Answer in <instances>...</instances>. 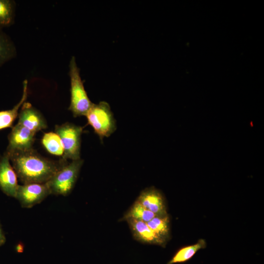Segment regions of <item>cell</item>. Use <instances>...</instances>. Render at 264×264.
Masks as SVG:
<instances>
[{
  "label": "cell",
  "instance_id": "2e32d148",
  "mask_svg": "<svg viewBox=\"0 0 264 264\" xmlns=\"http://www.w3.org/2000/svg\"><path fill=\"white\" fill-rule=\"evenodd\" d=\"M149 227L158 236L167 242L169 238V218L168 215L156 216L146 222Z\"/></svg>",
  "mask_w": 264,
  "mask_h": 264
},
{
  "label": "cell",
  "instance_id": "d6986e66",
  "mask_svg": "<svg viewBox=\"0 0 264 264\" xmlns=\"http://www.w3.org/2000/svg\"><path fill=\"white\" fill-rule=\"evenodd\" d=\"M6 242V238L0 223V247L3 245Z\"/></svg>",
  "mask_w": 264,
  "mask_h": 264
},
{
  "label": "cell",
  "instance_id": "8992f818",
  "mask_svg": "<svg viewBox=\"0 0 264 264\" xmlns=\"http://www.w3.org/2000/svg\"><path fill=\"white\" fill-rule=\"evenodd\" d=\"M51 193L46 183H28L19 185L15 198L22 207L30 208L41 203Z\"/></svg>",
  "mask_w": 264,
  "mask_h": 264
},
{
  "label": "cell",
  "instance_id": "8fae6325",
  "mask_svg": "<svg viewBox=\"0 0 264 264\" xmlns=\"http://www.w3.org/2000/svg\"><path fill=\"white\" fill-rule=\"evenodd\" d=\"M127 221L136 240L143 243L165 246L167 242L155 234L146 222L134 219Z\"/></svg>",
  "mask_w": 264,
  "mask_h": 264
},
{
  "label": "cell",
  "instance_id": "ba28073f",
  "mask_svg": "<svg viewBox=\"0 0 264 264\" xmlns=\"http://www.w3.org/2000/svg\"><path fill=\"white\" fill-rule=\"evenodd\" d=\"M19 185L16 173L5 153L0 159V189L6 195L15 198Z\"/></svg>",
  "mask_w": 264,
  "mask_h": 264
},
{
  "label": "cell",
  "instance_id": "6da1fadb",
  "mask_svg": "<svg viewBox=\"0 0 264 264\" xmlns=\"http://www.w3.org/2000/svg\"><path fill=\"white\" fill-rule=\"evenodd\" d=\"M17 177L22 184L48 182L66 162L53 161L34 150L8 155Z\"/></svg>",
  "mask_w": 264,
  "mask_h": 264
},
{
  "label": "cell",
  "instance_id": "3957f363",
  "mask_svg": "<svg viewBox=\"0 0 264 264\" xmlns=\"http://www.w3.org/2000/svg\"><path fill=\"white\" fill-rule=\"evenodd\" d=\"M83 164L81 158L66 162L46 182L51 194L66 196L73 189Z\"/></svg>",
  "mask_w": 264,
  "mask_h": 264
},
{
  "label": "cell",
  "instance_id": "9a60e30c",
  "mask_svg": "<svg viewBox=\"0 0 264 264\" xmlns=\"http://www.w3.org/2000/svg\"><path fill=\"white\" fill-rule=\"evenodd\" d=\"M42 143L46 150L50 154L63 156L64 147L59 136L53 132L44 133L42 138Z\"/></svg>",
  "mask_w": 264,
  "mask_h": 264
},
{
  "label": "cell",
  "instance_id": "7a4b0ae2",
  "mask_svg": "<svg viewBox=\"0 0 264 264\" xmlns=\"http://www.w3.org/2000/svg\"><path fill=\"white\" fill-rule=\"evenodd\" d=\"M70 82V110L74 117L86 116L93 103L89 99L82 80L75 58L72 56L69 65Z\"/></svg>",
  "mask_w": 264,
  "mask_h": 264
},
{
  "label": "cell",
  "instance_id": "277c9868",
  "mask_svg": "<svg viewBox=\"0 0 264 264\" xmlns=\"http://www.w3.org/2000/svg\"><path fill=\"white\" fill-rule=\"evenodd\" d=\"M88 124L100 140L110 136L116 129V121L109 104L105 101L93 103L86 115Z\"/></svg>",
  "mask_w": 264,
  "mask_h": 264
},
{
  "label": "cell",
  "instance_id": "7c38bea8",
  "mask_svg": "<svg viewBox=\"0 0 264 264\" xmlns=\"http://www.w3.org/2000/svg\"><path fill=\"white\" fill-rule=\"evenodd\" d=\"M28 82H23V92L20 101L12 109L0 111V130L11 127L19 114V110L25 102L27 97Z\"/></svg>",
  "mask_w": 264,
  "mask_h": 264
},
{
  "label": "cell",
  "instance_id": "52a82bcc",
  "mask_svg": "<svg viewBox=\"0 0 264 264\" xmlns=\"http://www.w3.org/2000/svg\"><path fill=\"white\" fill-rule=\"evenodd\" d=\"M35 133L17 123L8 135L9 143L5 152L8 155L33 150Z\"/></svg>",
  "mask_w": 264,
  "mask_h": 264
},
{
  "label": "cell",
  "instance_id": "9c48e42d",
  "mask_svg": "<svg viewBox=\"0 0 264 264\" xmlns=\"http://www.w3.org/2000/svg\"><path fill=\"white\" fill-rule=\"evenodd\" d=\"M18 117L19 124L35 133L47 127V123L43 115L29 103L25 102L23 104Z\"/></svg>",
  "mask_w": 264,
  "mask_h": 264
},
{
  "label": "cell",
  "instance_id": "5bb4252c",
  "mask_svg": "<svg viewBox=\"0 0 264 264\" xmlns=\"http://www.w3.org/2000/svg\"><path fill=\"white\" fill-rule=\"evenodd\" d=\"M156 216H157L144 207L137 200H136L122 218V220H127L129 219H134L148 222Z\"/></svg>",
  "mask_w": 264,
  "mask_h": 264
},
{
  "label": "cell",
  "instance_id": "ac0fdd59",
  "mask_svg": "<svg viewBox=\"0 0 264 264\" xmlns=\"http://www.w3.org/2000/svg\"><path fill=\"white\" fill-rule=\"evenodd\" d=\"M15 46L10 38L0 30V66L15 56Z\"/></svg>",
  "mask_w": 264,
  "mask_h": 264
},
{
  "label": "cell",
  "instance_id": "30bf717a",
  "mask_svg": "<svg viewBox=\"0 0 264 264\" xmlns=\"http://www.w3.org/2000/svg\"><path fill=\"white\" fill-rule=\"evenodd\" d=\"M136 200L157 216L168 215L163 197L160 192L154 187L147 188L142 191Z\"/></svg>",
  "mask_w": 264,
  "mask_h": 264
},
{
  "label": "cell",
  "instance_id": "e0dca14e",
  "mask_svg": "<svg viewBox=\"0 0 264 264\" xmlns=\"http://www.w3.org/2000/svg\"><path fill=\"white\" fill-rule=\"evenodd\" d=\"M15 2L11 0H0V29L10 26L14 22Z\"/></svg>",
  "mask_w": 264,
  "mask_h": 264
},
{
  "label": "cell",
  "instance_id": "5b68a950",
  "mask_svg": "<svg viewBox=\"0 0 264 264\" xmlns=\"http://www.w3.org/2000/svg\"><path fill=\"white\" fill-rule=\"evenodd\" d=\"M83 130V127L69 123L55 126V132L60 137L64 147V160L80 159L81 138Z\"/></svg>",
  "mask_w": 264,
  "mask_h": 264
},
{
  "label": "cell",
  "instance_id": "4fadbf2b",
  "mask_svg": "<svg viewBox=\"0 0 264 264\" xmlns=\"http://www.w3.org/2000/svg\"><path fill=\"white\" fill-rule=\"evenodd\" d=\"M205 240L199 239L196 243L184 246L179 249L167 264H174L185 262L191 259L200 249L205 248Z\"/></svg>",
  "mask_w": 264,
  "mask_h": 264
}]
</instances>
